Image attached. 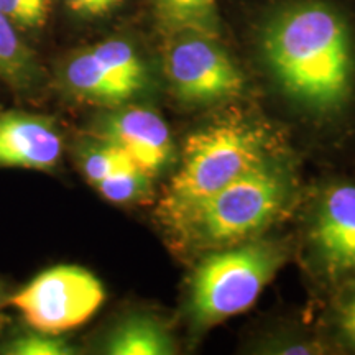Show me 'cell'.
Listing matches in <instances>:
<instances>
[{
  "label": "cell",
  "mask_w": 355,
  "mask_h": 355,
  "mask_svg": "<svg viewBox=\"0 0 355 355\" xmlns=\"http://www.w3.org/2000/svg\"><path fill=\"white\" fill-rule=\"evenodd\" d=\"M97 137L117 145L152 176L165 170L173 159L170 128L148 107L127 105L105 115L97 125Z\"/></svg>",
  "instance_id": "cell-9"
},
{
  "label": "cell",
  "mask_w": 355,
  "mask_h": 355,
  "mask_svg": "<svg viewBox=\"0 0 355 355\" xmlns=\"http://www.w3.org/2000/svg\"><path fill=\"white\" fill-rule=\"evenodd\" d=\"M259 63L286 97L332 115L355 89V21L340 0H273L252 28Z\"/></svg>",
  "instance_id": "cell-1"
},
{
  "label": "cell",
  "mask_w": 355,
  "mask_h": 355,
  "mask_svg": "<svg viewBox=\"0 0 355 355\" xmlns=\"http://www.w3.org/2000/svg\"><path fill=\"white\" fill-rule=\"evenodd\" d=\"M2 300H3V291H2V288H0V303H2Z\"/></svg>",
  "instance_id": "cell-20"
},
{
  "label": "cell",
  "mask_w": 355,
  "mask_h": 355,
  "mask_svg": "<svg viewBox=\"0 0 355 355\" xmlns=\"http://www.w3.org/2000/svg\"><path fill=\"white\" fill-rule=\"evenodd\" d=\"M81 168L84 176L91 181L92 184H97L99 181L112 175L114 171L133 163L125 152H122L117 145L112 141L96 137V140L89 141L81 148Z\"/></svg>",
  "instance_id": "cell-15"
},
{
  "label": "cell",
  "mask_w": 355,
  "mask_h": 355,
  "mask_svg": "<svg viewBox=\"0 0 355 355\" xmlns=\"http://www.w3.org/2000/svg\"><path fill=\"white\" fill-rule=\"evenodd\" d=\"M337 322H339L340 334H343L345 343L355 349V288L340 304Z\"/></svg>",
  "instance_id": "cell-19"
},
{
  "label": "cell",
  "mask_w": 355,
  "mask_h": 355,
  "mask_svg": "<svg viewBox=\"0 0 355 355\" xmlns=\"http://www.w3.org/2000/svg\"><path fill=\"white\" fill-rule=\"evenodd\" d=\"M152 175L141 170L135 163H130L99 181L96 188L110 202H139L152 193Z\"/></svg>",
  "instance_id": "cell-14"
},
{
  "label": "cell",
  "mask_w": 355,
  "mask_h": 355,
  "mask_svg": "<svg viewBox=\"0 0 355 355\" xmlns=\"http://www.w3.org/2000/svg\"><path fill=\"white\" fill-rule=\"evenodd\" d=\"M71 20L84 26L104 25L121 17L133 0H58Z\"/></svg>",
  "instance_id": "cell-16"
},
{
  "label": "cell",
  "mask_w": 355,
  "mask_h": 355,
  "mask_svg": "<svg viewBox=\"0 0 355 355\" xmlns=\"http://www.w3.org/2000/svg\"><path fill=\"white\" fill-rule=\"evenodd\" d=\"M291 196L290 171L273 155L199 204L171 232L196 252L239 245L275 224Z\"/></svg>",
  "instance_id": "cell-2"
},
{
  "label": "cell",
  "mask_w": 355,
  "mask_h": 355,
  "mask_svg": "<svg viewBox=\"0 0 355 355\" xmlns=\"http://www.w3.org/2000/svg\"><path fill=\"white\" fill-rule=\"evenodd\" d=\"M270 157V139L259 123L227 119L199 128L186 140L180 168L159 201V219L171 230L207 198Z\"/></svg>",
  "instance_id": "cell-3"
},
{
  "label": "cell",
  "mask_w": 355,
  "mask_h": 355,
  "mask_svg": "<svg viewBox=\"0 0 355 355\" xmlns=\"http://www.w3.org/2000/svg\"><path fill=\"white\" fill-rule=\"evenodd\" d=\"M104 300V286L91 272L60 265L40 273L10 303L35 331L58 336L89 321Z\"/></svg>",
  "instance_id": "cell-7"
},
{
  "label": "cell",
  "mask_w": 355,
  "mask_h": 355,
  "mask_svg": "<svg viewBox=\"0 0 355 355\" xmlns=\"http://www.w3.org/2000/svg\"><path fill=\"white\" fill-rule=\"evenodd\" d=\"M158 58L150 56L135 35L110 33L68 53L60 79L78 99L121 107L153 86Z\"/></svg>",
  "instance_id": "cell-5"
},
{
  "label": "cell",
  "mask_w": 355,
  "mask_h": 355,
  "mask_svg": "<svg viewBox=\"0 0 355 355\" xmlns=\"http://www.w3.org/2000/svg\"><path fill=\"white\" fill-rule=\"evenodd\" d=\"M53 0H0V12L20 32H38L51 17Z\"/></svg>",
  "instance_id": "cell-17"
},
{
  "label": "cell",
  "mask_w": 355,
  "mask_h": 355,
  "mask_svg": "<svg viewBox=\"0 0 355 355\" xmlns=\"http://www.w3.org/2000/svg\"><path fill=\"white\" fill-rule=\"evenodd\" d=\"M159 66L171 92L184 104H217L245 89L243 71L224 37L189 30L162 37Z\"/></svg>",
  "instance_id": "cell-6"
},
{
  "label": "cell",
  "mask_w": 355,
  "mask_h": 355,
  "mask_svg": "<svg viewBox=\"0 0 355 355\" xmlns=\"http://www.w3.org/2000/svg\"><path fill=\"white\" fill-rule=\"evenodd\" d=\"M170 332L157 318L133 314L117 324L104 344L110 355H170L175 354Z\"/></svg>",
  "instance_id": "cell-12"
},
{
  "label": "cell",
  "mask_w": 355,
  "mask_h": 355,
  "mask_svg": "<svg viewBox=\"0 0 355 355\" xmlns=\"http://www.w3.org/2000/svg\"><path fill=\"white\" fill-rule=\"evenodd\" d=\"M61 153L63 139L53 119L20 110L0 114V166L48 171Z\"/></svg>",
  "instance_id": "cell-10"
},
{
  "label": "cell",
  "mask_w": 355,
  "mask_h": 355,
  "mask_svg": "<svg viewBox=\"0 0 355 355\" xmlns=\"http://www.w3.org/2000/svg\"><path fill=\"white\" fill-rule=\"evenodd\" d=\"M43 78L38 56L21 32L0 12V79L17 91L37 87Z\"/></svg>",
  "instance_id": "cell-13"
},
{
  "label": "cell",
  "mask_w": 355,
  "mask_h": 355,
  "mask_svg": "<svg viewBox=\"0 0 355 355\" xmlns=\"http://www.w3.org/2000/svg\"><path fill=\"white\" fill-rule=\"evenodd\" d=\"M288 259L273 241H248L209 252L189 283V316L198 327H211L255 303Z\"/></svg>",
  "instance_id": "cell-4"
},
{
  "label": "cell",
  "mask_w": 355,
  "mask_h": 355,
  "mask_svg": "<svg viewBox=\"0 0 355 355\" xmlns=\"http://www.w3.org/2000/svg\"><path fill=\"white\" fill-rule=\"evenodd\" d=\"M2 354L12 355H69L74 354V347L64 339L55 334L37 331L35 334H25L13 339L6 345Z\"/></svg>",
  "instance_id": "cell-18"
},
{
  "label": "cell",
  "mask_w": 355,
  "mask_h": 355,
  "mask_svg": "<svg viewBox=\"0 0 355 355\" xmlns=\"http://www.w3.org/2000/svg\"><path fill=\"white\" fill-rule=\"evenodd\" d=\"M158 37L176 32H201L224 37L219 0H145Z\"/></svg>",
  "instance_id": "cell-11"
},
{
  "label": "cell",
  "mask_w": 355,
  "mask_h": 355,
  "mask_svg": "<svg viewBox=\"0 0 355 355\" xmlns=\"http://www.w3.org/2000/svg\"><path fill=\"white\" fill-rule=\"evenodd\" d=\"M311 247L331 279L355 277V186L334 184L322 193L311 225Z\"/></svg>",
  "instance_id": "cell-8"
}]
</instances>
